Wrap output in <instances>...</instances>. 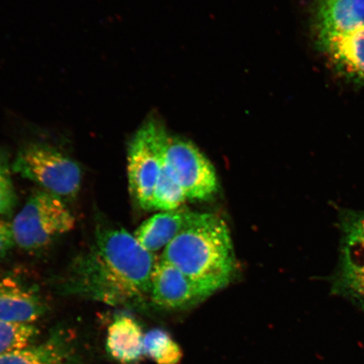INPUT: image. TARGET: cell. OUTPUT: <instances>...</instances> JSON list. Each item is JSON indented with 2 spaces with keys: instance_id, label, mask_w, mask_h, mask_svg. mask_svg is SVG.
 <instances>
[{
  "instance_id": "cell-16",
  "label": "cell",
  "mask_w": 364,
  "mask_h": 364,
  "mask_svg": "<svg viewBox=\"0 0 364 364\" xmlns=\"http://www.w3.org/2000/svg\"><path fill=\"white\" fill-rule=\"evenodd\" d=\"M188 200L184 190L172 176L171 171L163 164L159 178L154 188L151 208L152 210L170 211L183 206Z\"/></svg>"
},
{
  "instance_id": "cell-1",
  "label": "cell",
  "mask_w": 364,
  "mask_h": 364,
  "mask_svg": "<svg viewBox=\"0 0 364 364\" xmlns=\"http://www.w3.org/2000/svg\"><path fill=\"white\" fill-rule=\"evenodd\" d=\"M156 262L134 235L122 228L102 227L90 247L70 264L59 290L121 306L150 295Z\"/></svg>"
},
{
  "instance_id": "cell-11",
  "label": "cell",
  "mask_w": 364,
  "mask_h": 364,
  "mask_svg": "<svg viewBox=\"0 0 364 364\" xmlns=\"http://www.w3.org/2000/svg\"><path fill=\"white\" fill-rule=\"evenodd\" d=\"M318 39L323 51L339 70L364 79V26Z\"/></svg>"
},
{
  "instance_id": "cell-7",
  "label": "cell",
  "mask_w": 364,
  "mask_h": 364,
  "mask_svg": "<svg viewBox=\"0 0 364 364\" xmlns=\"http://www.w3.org/2000/svg\"><path fill=\"white\" fill-rule=\"evenodd\" d=\"M213 294L171 264L159 260L152 275L150 297L156 306L178 311L196 306Z\"/></svg>"
},
{
  "instance_id": "cell-19",
  "label": "cell",
  "mask_w": 364,
  "mask_h": 364,
  "mask_svg": "<svg viewBox=\"0 0 364 364\" xmlns=\"http://www.w3.org/2000/svg\"><path fill=\"white\" fill-rule=\"evenodd\" d=\"M16 204V194L6 159L0 154V215L11 213Z\"/></svg>"
},
{
  "instance_id": "cell-10",
  "label": "cell",
  "mask_w": 364,
  "mask_h": 364,
  "mask_svg": "<svg viewBox=\"0 0 364 364\" xmlns=\"http://www.w3.org/2000/svg\"><path fill=\"white\" fill-rule=\"evenodd\" d=\"M196 213L183 206L174 210L159 212L145 220L134 235L149 252L164 250L189 224Z\"/></svg>"
},
{
  "instance_id": "cell-4",
  "label": "cell",
  "mask_w": 364,
  "mask_h": 364,
  "mask_svg": "<svg viewBox=\"0 0 364 364\" xmlns=\"http://www.w3.org/2000/svg\"><path fill=\"white\" fill-rule=\"evenodd\" d=\"M169 136L162 122L153 117L136 132L129 144V191L135 203L144 210H152L154 190L162 169Z\"/></svg>"
},
{
  "instance_id": "cell-9",
  "label": "cell",
  "mask_w": 364,
  "mask_h": 364,
  "mask_svg": "<svg viewBox=\"0 0 364 364\" xmlns=\"http://www.w3.org/2000/svg\"><path fill=\"white\" fill-rule=\"evenodd\" d=\"M0 364H81V357L75 339L58 331L39 344L1 355Z\"/></svg>"
},
{
  "instance_id": "cell-20",
  "label": "cell",
  "mask_w": 364,
  "mask_h": 364,
  "mask_svg": "<svg viewBox=\"0 0 364 364\" xmlns=\"http://www.w3.org/2000/svg\"><path fill=\"white\" fill-rule=\"evenodd\" d=\"M15 244L12 225L0 220V257L4 256Z\"/></svg>"
},
{
  "instance_id": "cell-8",
  "label": "cell",
  "mask_w": 364,
  "mask_h": 364,
  "mask_svg": "<svg viewBox=\"0 0 364 364\" xmlns=\"http://www.w3.org/2000/svg\"><path fill=\"white\" fill-rule=\"evenodd\" d=\"M42 297L13 277L0 280V321L33 325L46 312Z\"/></svg>"
},
{
  "instance_id": "cell-2",
  "label": "cell",
  "mask_w": 364,
  "mask_h": 364,
  "mask_svg": "<svg viewBox=\"0 0 364 364\" xmlns=\"http://www.w3.org/2000/svg\"><path fill=\"white\" fill-rule=\"evenodd\" d=\"M161 259L213 294L230 283L237 265L229 227L220 217L205 213H196Z\"/></svg>"
},
{
  "instance_id": "cell-18",
  "label": "cell",
  "mask_w": 364,
  "mask_h": 364,
  "mask_svg": "<svg viewBox=\"0 0 364 364\" xmlns=\"http://www.w3.org/2000/svg\"><path fill=\"white\" fill-rule=\"evenodd\" d=\"M38 332L34 325L0 321V356L33 344Z\"/></svg>"
},
{
  "instance_id": "cell-3",
  "label": "cell",
  "mask_w": 364,
  "mask_h": 364,
  "mask_svg": "<svg viewBox=\"0 0 364 364\" xmlns=\"http://www.w3.org/2000/svg\"><path fill=\"white\" fill-rule=\"evenodd\" d=\"M11 225L16 245L33 252L74 229L75 218L61 198L38 190L30 196Z\"/></svg>"
},
{
  "instance_id": "cell-17",
  "label": "cell",
  "mask_w": 364,
  "mask_h": 364,
  "mask_svg": "<svg viewBox=\"0 0 364 364\" xmlns=\"http://www.w3.org/2000/svg\"><path fill=\"white\" fill-rule=\"evenodd\" d=\"M144 351L156 364H181L183 356L180 346L161 329H154L144 335Z\"/></svg>"
},
{
  "instance_id": "cell-15",
  "label": "cell",
  "mask_w": 364,
  "mask_h": 364,
  "mask_svg": "<svg viewBox=\"0 0 364 364\" xmlns=\"http://www.w3.org/2000/svg\"><path fill=\"white\" fill-rule=\"evenodd\" d=\"M338 227L341 236L340 257L353 262L364 261V210L341 209Z\"/></svg>"
},
{
  "instance_id": "cell-12",
  "label": "cell",
  "mask_w": 364,
  "mask_h": 364,
  "mask_svg": "<svg viewBox=\"0 0 364 364\" xmlns=\"http://www.w3.org/2000/svg\"><path fill=\"white\" fill-rule=\"evenodd\" d=\"M316 22L318 38L361 28L364 0H321Z\"/></svg>"
},
{
  "instance_id": "cell-14",
  "label": "cell",
  "mask_w": 364,
  "mask_h": 364,
  "mask_svg": "<svg viewBox=\"0 0 364 364\" xmlns=\"http://www.w3.org/2000/svg\"><path fill=\"white\" fill-rule=\"evenodd\" d=\"M331 290L364 312V261L340 257L338 268L331 277Z\"/></svg>"
},
{
  "instance_id": "cell-13",
  "label": "cell",
  "mask_w": 364,
  "mask_h": 364,
  "mask_svg": "<svg viewBox=\"0 0 364 364\" xmlns=\"http://www.w3.org/2000/svg\"><path fill=\"white\" fill-rule=\"evenodd\" d=\"M144 341L142 328L134 318L117 317L108 327L107 351L121 364H136L144 355Z\"/></svg>"
},
{
  "instance_id": "cell-6",
  "label": "cell",
  "mask_w": 364,
  "mask_h": 364,
  "mask_svg": "<svg viewBox=\"0 0 364 364\" xmlns=\"http://www.w3.org/2000/svg\"><path fill=\"white\" fill-rule=\"evenodd\" d=\"M164 162L188 199L208 201L218 193L215 166L191 141L169 136Z\"/></svg>"
},
{
  "instance_id": "cell-5",
  "label": "cell",
  "mask_w": 364,
  "mask_h": 364,
  "mask_svg": "<svg viewBox=\"0 0 364 364\" xmlns=\"http://www.w3.org/2000/svg\"><path fill=\"white\" fill-rule=\"evenodd\" d=\"M13 170L61 198H74L80 190L82 172L78 164L47 144H31L21 149Z\"/></svg>"
}]
</instances>
